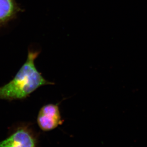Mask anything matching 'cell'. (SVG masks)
I'll return each instance as SVG.
<instances>
[{
	"mask_svg": "<svg viewBox=\"0 0 147 147\" xmlns=\"http://www.w3.org/2000/svg\"><path fill=\"white\" fill-rule=\"evenodd\" d=\"M34 133L27 127H21L5 140L0 142V147H36Z\"/></svg>",
	"mask_w": 147,
	"mask_h": 147,
	"instance_id": "3",
	"label": "cell"
},
{
	"mask_svg": "<svg viewBox=\"0 0 147 147\" xmlns=\"http://www.w3.org/2000/svg\"><path fill=\"white\" fill-rule=\"evenodd\" d=\"M37 122L40 128L44 131L53 130L62 124L58 105L49 104L42 107L38 113Z\"/></svg>",
	"mask_w": 147,
	"mask_h": 147,
	"instance_id": "2",
	"label": "cell"
},
{
	"mask_svg": "<svg viewBox=\"0 0 147 147\" xmlns=\"http://www.w3.org/2000/svg\"><path fill=\"white\" fill-rule=\"evenodd\" d=\"M23 11L16 0H0V26L16 18L17 14Z\"/></svg>",
	"mask_w": 147,
	"mask_h": 147,
	"instance_id": "4",
	"label": "cell"
},
{
	"mask_svg": "<svg viewBox=\"0 0 147 147\" xmlns=\"http://www.w3.org/2000/svg\"><path fill=\"white\" fill-rule=\"evenodd\" d=\"M39 51L29 50L27 60L8 83L0 87V99L12 101L23 99L40 86L54 85L38 71L34 61Z\"/></svg>",
	"mask_w": 147,
	"mask_h": 147,
	"instance_id": "1",
	"label": "cell"
}]
</instances>
